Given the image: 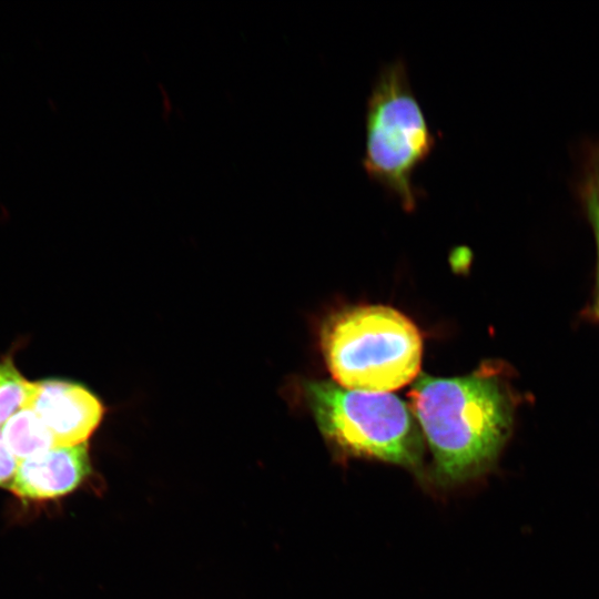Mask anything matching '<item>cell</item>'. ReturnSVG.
Listing matches in <instances>:
<instances>
[{
	"label": "cell",
	"instance_id": "cell-1",
	"mask_svg": "<svg viewBox=\"0 0 599 599\" xmlns=\"http://www.w3.org/2000/svg\"><path fill=\"white\" fill-rule=\"evenodd\" d=\"M409 396L439 484L467 483L495 463L512 420L510 398L497 377L484 372L448 378L422 375Z\"/></svg>",
	"mask_w": 599,
	"mask_h": 599
},
{
	"label": "cell",
	"instance_id": "cell-2",
	"mask_svg": "<svg viewBox=\"0 0 599 599\" xmlns=\"http://www.w3.org/2000/svg\"><path fill=\"white\" fill-rule=\"evenodd\" d=\"M325 363L335 383L386 393L414 379L423 342L415 324L383 305L349 307L326 321L321 333Z\"/></svg>",
	"mask_w": 599,
	"mask_h": 599
},
{
	"label": "cell",
	"instance_id": "cell-3",
	"mask_svg": "<svg viewBox=\"0 0 599 599\" xmlns=\"http://www.w3.org/2000/svg\"><path fill=\"white\" fill-rule=\"evenodd\" d=\"M435 145L436 135L412 88L406 61L397 58L382 64L366 102L362 166L368 179L413 212L424 196L414 174Z\"/></svg>",
	"mask_w": 599,
	"mask_h": 599
},
{
	"label": "cell",
	"instance_id": "cell-4",
	"mask_svg": "<svg viewBox=\"0 0 599 599\" xmlns=\"http://www.w3.org/2000/svg\"><path fill=\"white\" fill-rule=\"evenodd\" d=\"M304 394L322 435L342 453L418 468L420 427L397 396L348 389L329 380L306 382Z\"/></svg>",
	"mask_w": 599,
	"mask_h": 599
},
{
	"label": "cell",
	"instance_id": "cell-5",
	"mask_svg": "<svg viewBox=\"0 0 599 599\" xmlns=\"http://www.w3.org/2000/svg\"><path fill=\"white\" fill-rule=\"evenodd\" d=\"M55 446L87 443L103 417L100 399L84 386L58 379L35 383L30 406Z\"/></svg>",
	"mask_w": 599,
	"mask_h": 599
},
{
	"label": "cell",
	"instance_id": "cell-6",
	"mask_svg": "<svg viewBox=\"0 0 599 599\" xmlns=\"http://www.w3.org/2000/svg\"><path fill=\"white\" fill-rule=\"evenodd\" d=\"M90 471L87 443L52 447L19 461L9 488L21 499L57 498L74 490Z\"/></svg>",
	"mask_w": 599,
	"mask_h": 599
},
{
	"label": "cell",
	"instance_id": "cell-7",
	"mask_svg": "<svg viewBox=\"0 0 599 599\" xmlns=\"http://www.w3.org/2000/svg\"><path fill=\"white\" fill-rule=\"evenodd\" d=\"M2 438L18 461L57 447L52 435L31 408H23L0 428Z\"/></svg>",
	"mask_w": 599,
	"mask_h": 599
},
{
	"label": "cell",
	"instance_id": "cell-8",
	"mask_svg": "<svg viewBox=\"0 0 599 599\" xmlns=\"http://www.w3.org/2000/svg\"><path fill=\"white\" fill-rule=\"evenodd\" d=\"M35 390V383L29 382L9 361L0 382V427L16 413L29 408Z\"/></svg>",
	"mask_w": 599,
	"mask_h": 599
},
{
	"label": "cell",
	"instance_id": "cell-9",
	"mask_svg": "<svg viewBox=\"0 0 599 599\" xmlns=\"http://www.w3.org/2000/svg\"><path fill=\"white\" fill-rule=\"evenodd\" d=\"M581 199L599 210V144L590 149L586 159Z\"/></svg>",
	"mask_w": 599,
	"mask_h": 599
},
{
	"label": "cell",
	"instance_id": "cell-10",
	"mask_svg": "<svg viewBox=\"0 0 599 599\" xmlns=\"http://www.w3.org/2000/svg\"><path fill=\"white\" fill-rule=\"evenodd\" d=\"M18 463L17 458L8 449L0 430V486L9 487Z\"/></svg>",
	"mask_w": 599,
	"mask_h": 599
},
{
	"label": "cell",
	"instance_id": "cell-11",
	"mask_svg": "<svg viewBox=\"0 0 599 599\" xmlns=\"http://www.w3.org/2000/svg\"><path fill=\"white\" fill-rule=\"evenodd\" d=\"M588 215L589 222L591 223L592 231L595 234L597 252H598V275H599V210L591 203L582 202Z\"/></svg>",
	"mask_w": 599,
	"mask_h": 599
},
{
	"label": "cell",
	"instance_id": "cell-12",
	"mask_svg": "<svg viewBox=\"0 0 599 599\" xmlns=\"http://www.w3.org/2000/svg\"><path fill=\"white\" fill-rule=\"evenodd\" d=\"M10 359H6V361H2L0 363V382L1 379L3 378L4 376V373H6V369H7V366H8V363H9Z\"/></svg>",
	"mask_w": 599,
	"mask_h": 599
},
{
	"label": "cell",
	"instance_id": "cell-13",
	"mask_svg": "<svg viewBox=\"0 0 599 599\" xmlns=\"http://www.w3.org/2000/svg\"><path fill=\"white\" fill-rule=\"evenodd\" d=\"M596 312H597V315L599 317V302L597 303Z\"/></svg>",
	"mask_w": 599,
	"mask_h": 599
}]
</instances>
